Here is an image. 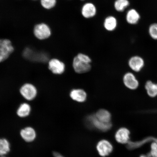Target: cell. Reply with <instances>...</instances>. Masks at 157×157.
Instances as JSON below:
<instances>
[{
  "instance_id": "6da1fadb",
  "label": "cell",
  "mask_w": 157,
  "mask_h": 157,
  "mask_svg": "<svg viewBox=\"0 0 157 157\" xmlns=\"http://www.w3.org/2000/svg\"><path fill=\"white\" fill-rule=\"evenodd\" d=\"M33 33L35 38L39 40H46L52 35V30L47 23L41 22L35 25L33 29Z\"/></svg>"
},
{
  "instance_id": "7a4b0ae2",
  "label": "cell",
  "mask_w": 157,
  "mask_h": 157,
  "mask_svg": "<svg viewBox=\"0 0 157 157\" xmlns=\"http://www.w3.org/2000/svg\"><path fill=\"white\" fill-rule=\"evenodd\" d=\"M15 48L11 40L0 38V63L5 61L13 53Z\"/></svg>"
},
{
  "instance_id": "3957f363",
  "label": "cell",
  "mask_w": 157,
  "mask_h": 157,
  "mask_svg": "<svg viewBox=\"0 0 157 157\" xmlns=\"http://www.w3.org/2000/svg\"><path fill=\"white\" fill-rule=\"evenodd\" d=\"M22 97L28 101H32L36 97L38 90L33 84L26 83L21 86L19 90Z\"/></svg>"
},
{
  "instance_id": "277c9868",
  "label": "cell",
  "mask_w": 157,
  "mask_h": 157,
  "mask_svg": "<svg viewBox=\"0 0 157 157\" xmlns=\"http://www.w3.org/2000/svg\"><path fill=\"white\" fill-rule=\"evenodd\" d=\"M48 68L52 73L60 75L64 73L66 66L64 63L57 58L51 59L48 62Z\"/></svg>"
},
{
  "instance_id": "5b68a950",
  "label": "cell",
  "mask_w": 157,
  "mask_h": 157,
  "mask_svg": "<svg viewBox=\"0 0 157 157\" xmlns=\"http://www.w3.org/2000/svg\"><path fill=\"white\" fill-rule=\"evenodd\" d=\"M123 81L125 87L131 90H136L140 85L136 76L131 72H127L124 74L123 76Z\"/></svg>"
},
{
  "instance_id": "8992f818",
  "label": "cell",
  "mask_w": 157,
  "mask_h": 157,
  "mask_svg": "<svg viewBox=\"0 0 157 157\" xmlns=\"http://www.w3.org/2000/svg\"><path fill=\"white\" fill-rule=\"evenodd\" d=\"M88 122L92 127L102 132L109 131L112 127V123H105L98 119L94 114L90 115L87 117Z\"/></svg>"
},
{
  "instance_id": "52a82bcc",
  "label": "cell",
  "mask_w": 157,
  "mask_h": 157,
  "mask_svg": "<svg viewBox=\"0 0 157 157\" xmlns=\"http://www.w3.org/2000/svg\"><path fill=\"white\" fill-rule=\"evenodd\" d=\"M96 147L98 154L102 157H105L109 155L113 150L112 144L109 141L105 139L99 141Z\"/></svg>"
},
{
  "instance_id": "ba28073f",
  "label": "cell",
  "mask_w": 157,
  "mask_h": 157,
  "mask_svg": "<svg viewBox=\"0 0 157 157\" xmlns=\"http://www.w3.org/2000/svg\"><path fill=\"white\" fill-rule=\"evenodd\" d=\"M128 65L133 72H139L144 67L145 61L144 59L140 56H133L129 59Z\"/></svg>"
},
{
  "instance_id": "9c48e42d",
  "label": "cell",
  "mask_w": 157,
  "mask_h": 157,
  "mask_svg": "<svg viewBox=\"0 0 157 157\" xmlns=\"http://www.w3.org/2000/svg\"><path fill=\"white\" fill-rule=\"evenodd\" d=\"M72 67L74 71L78 74H82L90 71L91 69V64L82 61L75 56L73 59Z\"/></svg>"
},
{
  "instance_id": "30bf717a",
  "label": "cell",
  "mask_w": 157,
  "mask_h": 157,
  "mask_svg": "<svg viewBox=\"0 0 157 157\" xmlns=\"http://www.w3.org/2000/svg\"><path fill=\"white\" fill-rule=\"evenodd\" d=\"M130 131L126 127H121L115 133L117 142L121 144H127L130 141Z\"/></svg>"
},
{
  "instance_id": "8fae6325",
  "label": "cell",
  "mask_w": 157,
  "mask_h": 157,
  "mask_svg": "<svg viewBox=\"0 0 157 157\" xmlns=\"http://www.w3.org/2000/svg\"><path fill=\"white\" fill-rule=\"evenodd\" d=\"M97 9L94 3L87 2L84 4L81 9V14L84 18L90 19L95 16Z\"/></svg>"
},
{
  "instance_id": "7c38bea8",
  "label": "cell",
  "mask_w": 157,
  "mask_h": 157,
  "mask_svg": "<svg viewBox=\"0 0 157 157\" xmlns=\"http://www.w3.org/2000/svg\"><path fill=\"white\" fill-rule=\"evenodd\" d=\"M70 97L74 101L82 103L85 102L87 99V94L83 89L75 88L70 91Z\"/></svg>"
},
{
  "instance_id": "4fadbf2b",
  "label": "cell",
  "mask_w": 157,
  "mask_h": 157,
  "mask_svg": "<svg viewBox=\"0 0 157 157\" xmlns=\"http://www.w3.org/2000/svg\"><path fill=\"white\" fill-rule=\"evenodd\" d=\"M20 135L23 140L27 142H31L35 140L36 136V131L32 127H27L21 129Z\"/></svg>"
},
{
  "instance_id": "5bb4252c",
  "label": "cell",
  "mask_w": 157,
  "mask_h": 157,
  "mask_svg": "<svg viewBox=\"0 0 157 157\" xmlns=\"http://www.w3.org/2000/svg\"><path fill=\"white\" fill-rule=\"evenodd\" d=\"M144 88L149 97L152 98L157 97V83L151 80H147L144 84Z\"/></svg>"
},
{
  "instance_id": "9a60e30c",
  "label": "cell",
  "mask_w": 157,
  "mask_h": 157,
  "mask_svg": "<svg viewBox=\"0 0 157 157\" xmlns=\"http://www.w3.org/2000/svg\"><path fill=\"white\" fill-rule=\"evenodd\" d=\"M94 115L101 122L106 123H111V114L107 110L105 109H100Z\"/></svg>"
},
{
  "instance_id": "2e32d148",
  "label": "cell",
  "mask_w": 157,
  "mask_h": 157,
  "mask_svg": "<svg viewBox=\"0 0 157 157\" xmlns=\"http://www.w3.org/2000/svg\"><path fill=\"white\" fill-rule=\"evenodd\" d=\"M140 16L139 13L136 10H129L126 13V20L129 24L135 25L138 23Z\"/></svg>"
},
{
  "instance_id": "e0dca14e",
  "label": "cell",
  "mask_w": 157,
  "mask_h": 157,
  "mask_svg": "<svg viewBox=\"0 0 157 157\" xmlns=\"http://www.w3.org/2000/svg\"><path fill=\"white\" fill-rule=\"evenodd\" d=\"M117 25V20L113 16H109L106 17L104 20V28L108 31H113L115 30L116 29Z\"/></svg>"
},
{
  "instance_id": "ac0fdd59",
  "label": "cell",
  "mask_w": 157,
  "mask_h": 157,
  "mask_svg": "<svg viewBox=\"0 0 157 157\" xmlns=\"http://www.w3.org/2000/svg\"><path fill=\"white\" fill-rule=\"evenodd\" d=\"M31 110L30 105L27 103H24L20 105L17 110V114L19 117H26L30 114Z\"/></svg>"
},
{
  "instance_id": "d6986e66",
  "label": "cell",
  "mask_w": 157,
  "mask_h": 157,
  "mask_svg": "<svg viewBox=\"0 0 157 157\" xmlns=\"http://www.w3.org/2000/svg\"><path fill=\"white\" fill-rule=\"evenodd\" d=\"M10 150V145L5 138L0 139V156H3L8 153Z\"/></svg>"
},
{
  "instance_id": "ffe728a7",
  "label": "cell",
  "mask_w": 157,
  "mask_h": 157,
  "mask_svg": "<svg viewBox=\"0 0 157 157\" xmlns=\"http://www.w3.org/2000/svg\"><path fill=\"white\" fill-rule=\"evenodd\" d=\"M130 4L128 0H116L114 3V7L116 10L119 12H123Z\"/></svg>"
},
{
  "instance_id": "44dd1931",
  "label": "cell",
  "mask_w": 157,
  "mask_h": 157,
  "mask_svg": "<svg viewBox=\"0 0 157 157\" xmlns=\"http://www.w3.org/2000/svg\"><path fill=\"white\" fill-rule=\"evenodd\" d=\"M40 4L43 9L50 10L56 6L57 0H40Z\"/></svg>"
},
{
  "instance_id": "7402d4cb",
  "label": "cell",
  "mask_w": 157,
  "mask_h": 157,
  "mask_svg": "<svg viewBox=\"0 0 157 157\" xmlns=\"http://www.w3.org/2000/svg\"><path fill=\"white\" fill-rule=\"evenodd\" d=\"M153 139V138L152 137H148V138H146L145 140L140 141V142H132L129 141L127 144V148L129 149V150H133V149L136 148L140 147L144 143L155 140V139L154 140H152Z\"/></svg>"
},
{
  "instance_id": "603a6c76",
  "label": "cell",
  "mask_w": 157,
  "mask_h": 157,
  "mask_svg": "<svg viewBox=\"0 0 157 157\" xmlns=\"http://www.w3.org/2000/svg\"><path fill=\"white\" fill-rule=\"evenodd\" d=\"M148 32L151 38L157 40V23H153L149 27Z\"/></svg>"
},
{
  "instance_id": "cb8c5ba5",
  "label": "cell",
  "mask_w": 157,
  "mask_h": 157,
  "mask_svg": "<svg viewBox=\"0 0 157 157\" xmlns=\"http://www.w3.org/2000/svg\"><path fill=\"white\" fill-rule=\"evenodd\" d=\"M77 58L80 60L85 62L86 63L91 64L92 60L91 58L87 55L82 53H80L76 56Z\"/></svg>"
},
{
  "instance_id": "d4e9b609",
  "label": "cell",
  "mask_w": 157,
  "mask_h": 157,
  "mask_svg": "<svg viewBox=\"0 0 157 157\" xmlns=\"http://www.w3.org/2000/svg\"><path fill=\"white\" fill-rule=\"evenodd\" d=\"M54 157H64L61 154L58 152H53Z\"/></svg>"
},
{
  "instance_id": "484cf974",
  "label": "cell",
  "mask_w": 157,
  "mask_h": 157,
  "mask_svg": "<svg viewBox=\"0 0 157 157\" xmlns=\"http://www.w3.org/2000/svg\"><path fill=\"white\" fill-rule=\"evenodd\" d=\"M155 142H156V143H157V139H155Z\"/></svg>"
},
{
  "instance_id": "4316f807",
  "label": "cell",
  "mask_w": 157,
  "mask_h": 157,
  "mask_svg": "<svg viewBox=\"0 0 157 157\" xmlns=\"http://www.w3.org/2000/svg\"><path fill=\"white\" fill-rule=\"evenodd\" d=\"M31 1H38V0H31Z\"/></svg>"
},
{
  "instance_id": "83f0119b",
  "label": "cell",
  "mask_w": 157,
  "mask_h": 157,
  "mask_svg": "<svg viewBox=\"0 0 157 157\" xmlns=\"http://www.w3.org/2000/svg\"><path fill=\"white\" fill-rule=\"evenodd\" d=\"M81 1H85V0H81Z\"/></svg>"
},
{
  "instance_id": "f1b7e54d",
  "label": "cell",
  "mask_w": 157,
  "mask_h": 157,
  "mask_svg": "<svg viewBox=\"0 0 157 157\" xmlns=\"http://www.w3.org/2000/svg\"><path fill=\"white\" fill-rule=\"evenodd\" d=\"M1 157H4V156H2Z\"/></svg>"
}]
</instances>
